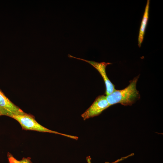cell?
<instances>
[{
    "label": "cell",
    "mask_w": 163,
    "mask_h": 163,
    "mask_svg": "<svg viewBox=\"0 0 163 163\" xmlns=\"http://www.w3.org/2000/svg\"><path fill=\"white\" fill-rule=\"evenodd\" d=\"M139 76L135 77L129 82V85L125 88L115 90L106 96L107 100L110 106L120 104L124 106H131L140 98L139 92L136 89V85Z\"/></svg>",
    "instance_id": "1"
},
{
    "label": "cell",
    "mask_w": 163,
    "mask_h": 163,
    "mask_svg": "<svg viewBox=\"0 0 163 163\" xmlns=\"http://www.w3.org/2000/svg\"><path fill=\"white\" fill-rule=\"evenodd\" d=\"M11 118L18 122L24 130L58 134L76 140L78 139L77 136L60 133L44 127L36 121L33 115L30 114L25 113L22 114L13 115Z\"/></svg>",
    "instance_id": "2"
},
{
    "label": "cell",
    "mask_w": 163,
    "mask_h": 163,
    "mask_svg": "<svg viewBox=\"0 0 163 163\" xmlns=\"http://www.w3.org/2000/svg\"><path fill=\"white\" fill-rule=\"evenodd\" d=\"M134 155V154L133 153L127 156L122 157L120 159H118L113 162H106L105 163H117L128 158L129 157L133 156V155ZM91 158L90 156H87L86 158V160L88 163H92L91 161Z\"/></svg>",
    "instance_id": "8"
},
{
    "label": "cell",
    "mask_w": 163,
    "mask_h": 163,
    "mask_svg": "<svg viewBox=\"0 0 163 163\" xmlns=\"http://www.w3.org/2000/svg\"><path fill=\"white\" fill-rule=\"evenodd\" d=\"M150 1L147 0L143 18L141 23L138 38V46L140 47L143 41L145 28L149 18V11Z\"/></svg>",
    "instance_id": "6"
},
{
    "label": "cell",
    "mask_w": 163,
    "mask_h": 163,
    "mask_svg": "<svg viewBox=\"0 0 163 163\" xmlns=\"http://www.w3.org/2000/svg\"><path fill=\"white\" fill-rule=\"evenodd\" d=\"M110 106L104 95L97 96L91 106L81 115L84 120L97 116Z\"/></svg>",
    "instance_id": "3"
},
{
    "label": "cell",
    "mask_w": 163,
    "mask_h": 163,
    "mask_svg": "<svg viewBox=\"0 0 163 163\" xmlns=\"http://www.w3.org/2000/svg\"><path fill=\"white\" fill-rule=\"evenodd\" d=\"M0 116H2V115H1V113H0Z\"/></svg>",
    "instance_id": "9"
},
{
    "label": "cell",
    "mask_w": 163,
    "mask_h": 163,
    "mask_svg": "<svg viewBox=\"0 0 163 163\" xmlns=\"http://www.w3.org/2000/svg\"><path fill=\"white\" fill-rule=\"evenodd\" d=\"M0 113L2 115L10 117L14 115L25 113L7 97L0 89Z\"/></svg>",
    "instance_id": "5"
},
{
    "label": "cell",
    "mask_w": 163,
    "mask_h": 163,
    "mask_svg": "<svg viewBox=\"0 0 163 163\" xmlns=\"http://www.w3.org/2000/svg\"><path fill=\"white\" fill-rule=\"evenodd\" d=\"M9 163H32L31 161V158L29 157L23 158L21 160H18L15 158L13 156L9 153L7 155Z\"/></svg>",
    "instance_id": "7"
},
{
    "label": "cell",
    "mask_w": 163,
    "mask_h": 163,
    "mask_svg": "<svg viewBox=\"0 0 163 163\" xmlns=\"http://www.w3.org/2000/svg\"><path fill=\"white\" fill-rule=\"evenodd\" d=\"M68 56L70 58L76 59L88 62L97 70L102 76L104 82L106 87L105 94L106 96L111 94L116 90L114 85L111 82L108 78L106 72L107 66L111 64V63L105 62H98L94 61L86 60L83 59L76 57L70 54H69Z\"/></svg>",
    "instance_id": "4"
}]
</instances>
